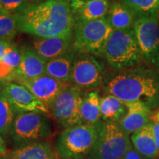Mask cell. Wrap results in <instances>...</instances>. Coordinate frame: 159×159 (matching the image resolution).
<instances>
[{"instance_id":"28","label":"cell","mask_w":159,"mask_h":159,"mask_svg":"<svg viewBox=\"0 0 159 159\" xmlns=\"http://www.w3.org/2000/svg\"><path fill=\"white\" fill-rule=\"evenodd\" d=\"M15 45L11 41H0V60L5 56Z\"/></svg>"},{"instance_id":"38","label":"cell","mask_w":159,"mask_h":159,"mask_svg":"<svg viewBox=\"0 0 159 159\" xmlns=\"http://www.w3.org/2000/svg\"><path fill=\"white\" fill-rule=\"evenodd\" d=\"M55 159H64V158H61V157H57V156H56V158H55Z\"/></svg>"},{"instance_id":"37","label":"cell","mask_w":159,"mask_h":159,"mask_svg":"<svg viewBox=\"0 0 159 159\" xmlns=\"http://www.w3.org/2000/svg\"><path fill=\"white\" fill-rule=\"evenodd\" d=\"M2 89H3V85L1 83H0V92H1V91H2Z\"/></svg>"},{"instance_id":"17","label":"cell","mask_w":159,"mask_h":159,"mask_svg":"<svg viewBox=\"0 0 159 159\" xmlns=\"http://www.w3.org/2000/svg\"><path fill=\"white\" fill-rule=\"evenodd\" d=\"M77 52L74 48L68 52L47 61L46 74L64 83L70 84L72 66Z\"/></svg>"},{"instance_id":"16","label":"cell","mask_w":159,"mask_h":159,"mask_svg":"<svg viewBox=\"0 0 159 159\" xmlns=\"http://www.w3.org/2000/svg\"><path fill=\"white\" fill-rule=\"evenodd\" d=\"M130 139L135 150L141 156L148 159H154L158 156V150L155 140L152 122L134 132Z\"/></svg>"},{"instance_id":"21","label":"cell","mask_w":159,"mask_h":159,"mask_svg":"<svg viewBox=\"0 0 159 159\" xmlns=\"http://www.w3.org/2000/svg\"><path fill=\"white\" fill-rule=\"evenodd\" d=\"M128 111L126 105L113 95L108 94L100 99L101 118L105 122H119Z\"/></svg>"},{"instance_id":"12","label":"cell","mask_w":159,"mask_h":159,"mask_svg":"<svg viewBox=\"0 0 159 159\" xmlns=\"http://www.w3.org/2000/svg\"><path fill=\"white\" fill-rule=\"evenodd\" d=\"M13 83L22 85L29 89L32 94L44 103L49 108L61 91L69 85L61 82L47 74L33 78L17 77L14 79Z\"/></svg>"},{"instance_id":"25","label":"cell","mask_w":159,"mask_h":159,"mask_svg":"<svg viewBox=\"0 0 159 159\" xmlns=\"http://www.w3.org/2000/svg\"><path fill=\"white\" fill-rule=\"evenodd\" d=\"M134 12L137 17L159 14V0H119Z\"/></svg>"},{"instance_id":"6","label":"cell","mask_w":159,"mask_h":159,"mask_svg":"<svg viewBox=\"0 0 159 159\" xmlns=\"http://www.w3.org/2000/svg\"><path fill=\"white\" fill-rule=\"evenodd\" d=\"M97 136V124H81L66 128L57 139L58 156L64 159H86L96 142Z\"/></svg>"},{"instance_id":"35","label":"cell","mask_w":159,"mask_h":159,"mask_svg":"<svg viewBox=\"0 0 159 159\" xmlns=\"http://www.w3.org/2000/svg\"><path fill=\"white\" fill-rule=\"evenodd\" d=\"M0 159H12V158H10V157L6 154V155H3V156H0Z\"/></svg>"},{"instance_id":"18","label":"cell","mask_w":159,"mask_h":159,"mask_svg":"<svg viewBox=\"0 0 159 159\" xmlns=\"http://www.w3.org/2000/svg\"><path fill=\"white\" fill-rule=\"evenodd\" d=\"M106 17L114 30L132 29L138 19L132 10L119 0L111 4Z\"/></svg>"},{"instance_id":"36","label":"cell","mask_w":159,"mask_h":159,"mask_svg":"<svg viewBox=\"0 0 159 159\" xmlns=\"http://www.w3.org/2000/svg\"><path fill=\"white\" fill-rule=\"evenodd\" d=\"M155 115H156V118H157V119H158V120L159 121V110L158 111V112H157V113H156V114H155Z\"/></svg>"},{"instance_id":"8","label":"cell","mask_w":159,"mask_h":159,"mask_svg":"<svg viewBox=\"0 0 159 159\" xmlns=\"http://www.w3.org/2000/svg\"><path fill=\"white\" fill-rule=\"evenodd\" d=\"M84 93L77 87L68 85L49 108L55 121L65 128L83 124L80 106Z\"/></svg>"},{"instance_id":"19","label":"cell","mask_w":159,"mask_h":159,"mask_svg":"<svg viewBox=\"0 0 159 159\" xmlns=\"http://www.w3.org/2000/svg\"><path fill=\"white\" fill-rule=\"evenodd\" d=\"M12 159H55L54 149L48 142H37L7 153Z\"/></svg>"},{"instance_id":"34","label":"cell","mask_w":159,"mask_h":159,"mask_svg":"<svg viewBox=\"0 0 159 159\" xmlns=\"http://www.w3.org/2000/svg\"><path fill=\"white\" fill-rule=\"evenodd\" d=\"M153 64L156 65L157 68H158V69H159V53H158V55H157L156 58L155 59V61H154V63H153Z\"/></svg>"},{"instance_id":"26","label":"cell","mask_w":159,"mask_h":159,"mask_svg":"<svg viewBox=\"0 0 159 159\" xmlns=\"http://www.w3.org/2000/svg\"><path fill=\"white\" fill-rule=\"evenodd\" d=\"M18 33L15 14L0 13V41H11Z\"/></svg>"},{"instance_id":"11","label":"cell","mask_w":159,"mask_h":159,"mask_svg":"<svg viewBox=\"0 0 159 159\" xmlns=\"http://www.w3.org/2000/svg\"><path fill=\"white\" fill-rule=\"evenodd\" d=\"M3 90L17 114L27 112L43 115L50 114L48 107L24 85L13 82L7 83L3 85Z\"/></svg>"},{"instance_id":"3","label":"cell","mask_w":159,"mask_h":159,"mask_svg":"<svg viewBox=\"0 0 159 159\" xmlns=\"http://www.w3.org/2000/svg\"><path fill=\"white\" fill-rule=\"evenodd\" d=\"M103 55L115 70L136 66L142 57L133 28L113 31Z\"/></svg>"},{"instance_id":"32","label":"cell","mask_w":159,"mask_h":159,"mask_svg":"<svg viewBox=\"0 0 159 159\" xmlns=\"http://www.w3.org/2000/svg\"><path fill=\"white\" fill-rule=\"evenodd\" d=\"M7 147H6L5 141L3 140L2 135L0 134V156H3L7 153Z\"/></svg>"},{"instance_id":"4","label":"cell","mask_w":159,"mask_h":159,"mask_svg":"<svg viewBox=\"0 0 159 159\" xmlns=\"http://www.w3.org/2000/svg\"><path fill=\"white\" fill-rule=\"evenodd\" d=\"M113 31L106 16L94 21H75L73 48L77 52L102 55Z\"/></svg>"},{"instance_id":"13","label":"cell","mask_w":159,"mask_h":159,"mask_svg":"<svg viewBox=\"0 0 159 159\" xmlns=\"http://www.w3.org/2000/svg\"><path fill=\"white\" fill-rule=\"evenodd\" d=\"M73 43V33L62 36L36 38L33 41V49L40 56L48 61L71 50Z\"/></svg>"},{"instance_id":"27","label":"cell","mask_w":159,"mask_h":159,"mask_svg":"<svg viewBox=\"0 0 159 159\" xmlns=\"http://www.w3.org/2000/svg\"><path fill=\"white\" fill-rule=\"evenodd\" d=\"M30 4L29 0H0V13L16 14Z\"/></svg>"},{"instance_id":"24","label":"cell","mask_w":159,"mask_h":159,"mask_svg":"<svg viewBox=\"0 0 159 159\" xmlns=\"http://www.w3.org/2000/svg\"><path fill=\"white\" fill-rule=\"evenodd\" d=\"M15 114V111L2 89L0 92V134L5 136L11 132Z\"/></svg>"},{"instance_id":"39","label":"cell","mask_w":159,"mask_h":159,"mask_svg":"<svg viewBox=\"0 0 159 159\" xmlns=\"http://www.w3.org/2000/svg\"><path fill=\"white\" fill-rule=\"evenodd\" d=\"M157 159H159V158H157Z\"/></svg>"},{"instance_id":"2","label":"cell","mask_w":159,"mask_h":159,"mask_svg":"<svg viewBox=\"0 0 159 159\" xmlns=\"http://www.w3.org/2000/svg\"><path fill=\"white\" fill-rule=\"evenodd\" d=\"M103 85L107 94L116 97L125 104L142 102L149 106L159 97V74L145 67L111 71L104 77Z\"/></svg>"},{"instance_id":"31","label":"cell","mask_w":159,"mask_h":159,"mask_svg":"<svg viewBox=\"0 0 159 159\" xmlns=\"http://www.w3.org/2000/svg\"><path fill=\"white\" fill-rule=\"evenodd\" d=\"M123 159H143L140 154L137 152L134 148H130L128 152H126Z\"/></svg>"},{"instance_id":"5","label":"cell","mask_w":159,"mask_h":159,"mask_svg":"<svg viewBox=\"0 0 159 159\" xmlns=\"http://www.w3.org/2000/svg\"><path fill=\"white\" fill-rule=\"evenodd\" d=\"M98 136L88 159H123L132 148L128 136L116 122L97 123Z\"/></svg>"},{"instance_id":"14","label":"cell","mask_w":159,"mask_h":159,"mask_svg":"<svg viewBox=\"0 0 159 159\" xmlns=\"http://www.w3.org/2000/svg\"><path fill=\"white\" fill-rule=\"evenodd\" d=\"M128 112L117 123L127 135L134 134L150 122V109L142 102L126 103Z\"/></svg>"},{"instance_id":"1","label":"cell","mask_w":159,"mask_h":159,"mask_svg":"<svg viewBox=\"0 0 159 159\" xmlns=\"http://www.w3.org/2000/svg\"><path fill=\"white\" fill-rule=\"evenodd\" d=\"M18 31L37 38L72 34L75 19L68 0L30 4L15 14Z\"/></svg>"},{"instance_id":"33","label":"cell","mask_w":159,"mask_h":159,"mask_svg":"<svg viewBox=\"0 0 159 159\" xmlns=\"http://www.w3.org/2000/svg\"><path fill=\"white\" fill-rule=\"evenodd\" d=\"M29 1L30 4H37L43 2H46L47 1V0H29Z\"/></svg>"},{"instance_id":"30","label":"cell","mask_w":159,"mask_h":159,"mask_svg":"<svg viewBox=\"0 0 159 159\" xmlns=\"http://www.w3.org/2000/svg\"><path fill=\"white\" fill-rule=\"evenodd\" d=\"M152 122L153 123V130H154V136L155 140H156L157 148L159 151V121L157 119L156 115L151 116Z\"/></svg>"},{"instance_id":"29","label":"cell","mask_w":159,"mask_h":159,"mask_svg":"<svg viewBox=\"0 0 159 159\" xmlns=\"http://www.w3.org/2000/svg\"><path fill=\"white\" fill-rule=\"evenodd\" d=\"M92 1H94V0H69L71 11L72 13H74L79 9H80L83 6Z\"/></svg>"},{"instance_id":"10","label":"cell","mask_w":159,"mask_h":159,"mask_svg":"<svg viewBox=\"0 0 159 159\" xmlns=\"http://www.w3.org/2000/svg\"><path fill=\"white\" fill-rule=\"evenodd\" d=\"M133 30L142 57L153 63L159 53V14L138 18Z\"/></svg>"},{"instance_id":"9","label":"cell","mask_w":159,"mask_h":159,"mask_svg":"<svg viewBox=\"0 0 159 159\" xmlns=\"http://www.w3.org/2000/svg\"><path fill=\"white\" fill-rule=\"evenodd\" d=\"M103 83V69L98 61L92 55L77 52L71 69L70 85L82 91H91Z\"/></svg>"},{"instance_id":"20","label":"cell","mask_w":159,"mask_h":159,"mask_svg":"<svg viewBox=\"0 0 159 159\" xmlns=\"http://www.w3.org/2000/svg\"><path fill=\"white\" fill-rule=\"evenodd\" d=\"M100 97L97 91H91L83 94L80 106L83 124L94 125L101 118Z\"/></svg>"},{"instance_id":"15","label":"cell","mask_w":159,"mask_h":159,"mask_svg":"<svg viewBox=\"0 0 159 159\" xmlns=\"http://www.w3.org/2000/svg\"><path fill=\"white\" fill-rule=\"evenodd\" d=\"M47 63V61L40 56L33 49L23 48L21 49V61L16 71L14 79L33 78L44 75Z\"/></svg>"},{"instance_id":"7","label":"cell","mask_w":159,"mask_h":159,"mask_svg":"<svg viewBox=\"0 0 159 159\" xmlns=\"http://www.w3.org/2000/svg\"><path fill=\"white\" fill-rule=\"evenodd\" d=\"M11 133L16 143L27 145L48 139L52 135V128L43 114L20 113L15 117Z\"/></svg>"},{"instance_id":"23","label":"cell","mask_w":159,"mask_h":159,"mask_svg":"<svg viewBox=\"0 0 159 159\" xmlns=\"http://www.w3.org/2000/svg\"><path fill=\"white\" fill-rule=\"evenodd\" d=\"M20 61L21 50H19L15 44L13 48L0 60V83L2 84L13 82Z\"/></svg>"},{"instance_id":"22","label":"cell","mask_w":159,"mask_h":159,"mask_svg":"<svg viewBox=\"0 0 159 159\" xmlns=\"http://www.w3.org/2000/svg\"><path fill=\"white\" fill-rule=\"evenodd\" d=\"M111 4L109 0L90 2L73 13L75 21H94L105 17L108 15Z\"/></svg>"}]
</instances>
